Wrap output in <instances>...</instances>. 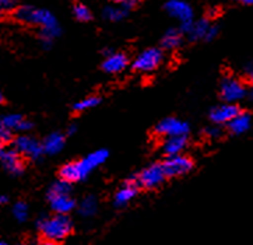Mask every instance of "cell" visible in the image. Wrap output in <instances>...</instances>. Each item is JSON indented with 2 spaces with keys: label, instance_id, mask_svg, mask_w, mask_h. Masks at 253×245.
<instances>
[{
  "label": "cell",
  "instance_id": "obj_32",
  "mask_svg": "<svg viewBox=\"0 0 253 245\" xmlns=\"http://www.w3.org/2000/svg\"><path fill=\"white\" fill-rule=\"evenodd\" d=\"M248 79H249V82H251V84L253 86V67H251L249 72H248Z\"/></svg>",
  "mask_w": 253,
  "mask_h": 245
},
{
  "label": "cell",
  "instance_id": "obj_29",
  "mask_svg": "<svg viewBox=\"0 0 253 245\" xmlns=\"http://www.w3.org/2000/svg\"><path fill=\"white\" fill-rule=\"evenodd\" d=\"M206 133H207L209 138H220L221 129L218 126H211V128H209V129L206 131Z\"/></svg>",
  "mask_w": 253,
  "mask_h": 245
},
{
  "label": "cell",
  "instance_id": "obj_5",
  "mask_svg": "<svg viewBox=\"0 0 253 245\" xmlns=\"http://www.w3.org/2000/svg\"><path fill=\"white\" fill-rule=\"evenodd\" d=\"M167 13L173 18H176L182 25V31L186 33L193 23V10L183 0H169L165 4Z\"/></svg>",
  "mask_w": 253,
  "mask_h": 245
},
{
  "label": "cell",
  "instance_id": "obj_11",
  "mask_svg": "<svg viewBox=\"0 0 253 245\" xmlns=\"http://www.w3.org/2000/svg\"><path fill=\"white\" fill-rule=\"evenodd\" d=\"M155 131L161 136H176V135H188L189 125L176 118H167L157 125Z\"/></svg>",
  "mask_w": 253,
  "mask_h": 245
},
{
  "label": "cell",
  "instance_id": "obj_1",
  "mask_svg": "<svg viewBox=\"0 0 253 245\" xmlns=\"http://www.w3.org/2000/svg\"><path fill=\"white\" fill-rule=\"evenodd\" d=\"M17 20L27 23V24L40 25L41 27L42 45L45 48H49L52 41L60 35V27L57 24L55 16L45 10V8H37L33 6H21L14 11Z\"/></svg>",
  "mask_w": 253,
  "mask_h": 245
},
{
  "label": "cell",
  "instance_id": "obj_25",
  "mask_svg": "<svg viewBox=\"0 0 253 245\" xmlns=\"http://www.w3.org/2000/svg\"><path fill=\"white\" fill-rule=\"evenodd\" d=\"M73 13H74V17H76L79 21H88V20L91 18L90 8L87 7L85 4H82V3H79V4H76V6H74Z\"/></svg>",
  "mask_w": 253,
  "mask_h": 245
},
{
  "label": "cell",
  "instance_id": "obj_13",
  "mask_svg": "<svg viewBox=\"0 0 253 245\" xmlns=\"http://www.w3.org/2000/svg\"><path fill=\"white\" fill-rule=\"evenodd\" d=\"M0 160H1V164L4 167V170L10 172L11 175H21L23 171H24L23 158H21V154L17 151L16 148L4 151Z\"/></svg>",
  "mask_w": 253,
  "mask_h": 245
},
{
  "label": "cell",
  "instance_id": "obj_15",
  "mask_svg": "<svg viewBox=\"0 0 253 245\" xmlns=\"http://www.w3.org/2000/svg\"><path fill=\"white\" fill-rule=\"evenodd\" d=\"M137 187H139L137 177H130L126 181V185L122 189H119L118 194L115 195V204L116 206H125V204L129 203L137 194Z\"/></svg>",
  "mask_w": 253,
  "mask_h": 245
},
{
  "label": "cell",
  "instance_id": "obj_16",
  "mask_svg": "<svg viewBox=\"0 0 253 245\" xmlns=\"http://www.w3.org/2000/svg\"><path fill=\"white\" fill-rule=\"evenodd\" d=\"M188 146V138L186 135H176V136H168L164 142L163 148L165 154L176 155L182 154V151Z\"/></svg>",
  "mask_w": 253,
  "mask_h": 245
},
{
  "label": "cell",
  "instance_id": "obj_28",
  "mask_svg": "<svg viewBox=\"0 0 253 245\" xmlns=\"http://www.w3.org/2000/svg\"><path fill=\"white\" fill-rule=\"evenodd\" d=\"M16 7V0H0V14L8 13Z\"/></svg>",
  "mask_w": 253,
  "mask_h": 245
},
{
  "label": "cell",
  "instance_id": "obj_6",
  "mask_svg": "<svg viewBox=\"0 0 253 245\" xmlns=\"http://www.w3.org/2000/svg\"><path fill=\"white\" fill-rule=\"evenodd\" d=\"M163 62V52L157 48L143 50L133 62V69L141 73H150L155 70Z\"/></svg>",
  "mask_w": 253,
  "mask_h": 245
},
{
  "label": "cell",
  "instance_id": "obj_14",
  "mask_svg": "<svg viewBox=\"0 0 253 245\" xmlns=\"http://www.w3.org/2000/svg\"><path fill=\"white\" fill-rule=\"evenodd\" d=\"M127 63H129V60H127L126 55H123L121 52H111L109 55H106L105 60L102 63V69L106 73H121L122 70H125Z\"/></svg>",
  "mask_w": 253,
  "mask_h": 245
},
{
  "label": "cell",
  "instance_id": "obj_24",
  "mask_svg": "<svg viewBox=\"0 0 253 245\" xmlns=\"http://www.w3.org/2000/svg\"><path fill=\"white\" fill-rule=\"evenodd\" d=\"M0 119H1V122L4 123L10 131H18V126H20V123L23 122L24 118L18 114H7L4 115V116H1Z\"/></svg>",
  "mask_w": 253,
  "mask_h": 245
},
{
  "label": "cell",
  "instance_id": "obj_19",
  "mask_svg": "<svg viewBox=\"0 0 253 245\" xmlns=\"http://www.w3.org/2000/svg\"><path fill=\"white\" fill-rule=\"evenodd\" d=\"M229 131L235 135H242L246 131H249L251 128V116L244 112H239V114L228 123Z\"/></svg>",
  "mask_w": 253,
  "mask_h": 245
},
{
  "label": "cell",
  "instance_id": "obj_4",
  "mask_svg": "<svg viewBox=\"0 0 253 245\" xmlns=\"http://www.w3.org/2000/svg\"><path fill=\"white\" fill-rule=\"evenodd\" d=\"M72 182L62 180L55 182L48 191V200L55 213L69 214L76 207V202L72 197Z\"/></svg>",
  "mask_w": 253,
  "mask_h": 245
},
{
  "label": "cell",
  "instance_id": "obj_23",
  "mask_svg": "<svg viewBox=\"0 0 253 245\" xmlns=\"http://www.w3.org/2000/svg\"><path fill=\"white\" fill-rule=\"evenodd\" d=\"M101 102V99L99 97H95V96H92V97H87L82 99V101H79L77 104H74V111H77V112H83V111H87V109H91V108H94V106H97Z\"/></svg>",
  "mask_w": 253,
  "mask_h": 245
},
{
  "label": "cell",
  "instance_id": "obj_8",
  "mask_svg": "<svg viewBox=\"0 0 253 245\" xmlns=\"http://www.w3.org/2000/svg\"><path fill=\"white\" fill-rule=\"evenodd\" d=\"M163 167L167 177H180L193 168V161L186 155H168V158L163 163Z\"/></svg>",
  "mask_w": 253,
  "mask_h": 245
},
{
  "label": "cell",
  "instance_id": "obj_37",
  "mask_svg": "<svg viewBox=\"0 0 253 245\" xmlns=\"http://www.w3.org/2000/svg\"><path fill=\"white\" fill-rule=\"evenodd\" d=\"M1 101H3V96H1V93H0V104H1Z\"/></svg>",
  "mask_w": 253,
  "mask_h": 245
},
{
  "label": "cell",
  "instance_id": "obj_2",
  "mask_svg": "<svg viewBox=\"0 0 253 245\" xmlns=\"http://www.w3.org/2000/svg\"><path fill=\"white\" fill-rule=\"evenodd\" d=\"M108 158L106 150H97L94 153L88 154L85 158L69 163L62 167L60 177L69 182H77V181L85 180L91 174L92 170H95L101 164H104Z\"/></svg>",
  "mask_w": 253,
  "mask_h": 245
},
{
  "label": "cell",
  "instance_id": "obj_34",
  "mask_svg": "<svg viewBox=\"0 0 253 245\" xmlns=\"http://www.w3.org/2000/svg\"><path fill=\"white\" fill-rule=\"evenodd\" d=\"M239 3H242V4H253V0H237Z\"/></svg>",
  "mask_w": 253,
  "mask_h": 245
},
{
  "label": "cell",
  "instance_id": "obj_26",
  "mask_svg": "<svg viewBox=\"0 0 253 245\" xmlns=\"http://www.w3.org/2000/svg\"><path fill=\"white\" fill-rule=\"evenodd\" d=\"M13 214L18 221H25L28 219V207L24 202H17L13 207Z\"/></svg>",
  "mask_w": 253,
  "mask_h": 245
},
{
  "label": "cell",
  "instance_id": "obj_27",
  "mask_svg": "<svg viewBox=\"0 0 253 245\" xmlns=\"http://www.w3.org/2000/svg\"><path fill=\"white\" fill-rule=\"evenodd\" d=\"M13 139V131H10L4 123L0 119V143H8Z\"/></svg>",
  "mask_w": 253,
  "mask_h": 245
},
{
  "label": "cell",
  "instance_id": "obj_31",
  "mask_svg": "<svg viewBox=\"0 0 253 245\" xmlns=\"http://www.w3.org/2000/svg\"><path fill=\"white\" fill-rule=\"evenodd\" d=\"M31 128H33V123L30 122V121L23 119V122L20 123V126H18V132H27L30 131Z\"/></svg>",
  "mask_w": 253,
  "mask_h": 245
},
{
  "label": "cell",
  "instance_id": "obj_10",
  "mask_svg": "<svg viewBox=\"0 0 253 245\" xmlns=\"http://www.w3.org/2000/svg\"><path fill=\"white\" fill-rule=\"evenodd\" d=\"M165 177L167 175L164 171L163 164H151L146 170L140 172V175L137 177V182L140 187L153 189L160 187L163 184V181L165 180Z\"/></svg>",
  "mask_w": 253,
  "mask_h": 245
},
{
  "label": "cell",
  "instance_id": "obj_20",
  "mask_svg": "<svg viewBox=\"0 0 253 245\" xmlns=\"http://www.w3.org/2000/svg\"><path fill=\"white\" fill-rule=\"evenodd\" d=\"M182 42V35H180V31L175 30V28H171L168 30L165 35L163 37V48L165 49H175L178 48Z\"/></svg>",
  "mask_w": 253,
  "mask_h": 245
},
{
  "label": "cell",
  "instance_id": "obj_38",
  "mask_svg": "<svg viewBox=\"0 0 253 245\" xmlns=\"http://www.w3.org/2000/svg\"><path fill=\"white\" fill-rule=\"evenodd\" d=\"M251 98H252V99H253V91H252V93H251Z\"/></svg>",
  "mask_w": 253,
  "mask_h": 245
},
{
  "label": "cell",
  "instance_id": "obj_7",
  "mask_svg": "<svg viewBox=\"0 0 253 245\" xmlns=\"http://www.w3.org/2000/svg\"><path fill=\"white\" fill-rule=\"evenodd\" d=\"M13 145H14V148L20 154L27 155L31 160H40L42 154L45 153L43 145H41L37 139H34L33 136L21 135V136L14 139Z\"/></svg>",
  "mask_w": 253,
  "mask_h": 245
},
{
  "label": "cell",
  "instance_id": "obj_35",
  "mask_svg": "<svg viewBox=\"0 0 253 245\" xmlns=\"http://www.w3.org/2000/svg\"><path fill=\"white\" fill-rule=\"evenodd\" d=\"M74 132H76V126H70V128H69V131H67V133H69V135H73Z\"/></svg>",
  "mask_w": 253,
  "mask_h": 245
},
{
  "label": "cell",
  "instance_id": "obj_30",
  "mask_svg": "<svg viewBox=\"0 0 253 245\" xmlns=\"http://www.w3.org/2000/svg\"><path fill=\"white\" fill-rule=\"evenodd\" d=\"M217 34H218V30H217V27L211 25V27L209 28V31H207L206 40H207V41H211V40H214V38L217 37Z\"/></svg>",
  "mask_w": 253,
  "mask_h": 245
},
{
  "label": "cell",
  "instance_id": "obj_22",
  "mask_svg": "<svg viewBox=\"0 0 253 245\" xmlns=\"http://www.w3.org/2000/svg\"><path fill=\"white\" fill-rule=\"evenodd\" d=\"M127 11H129V8H126L123 4L121 7L109 6L104 10V17L109 21H119V20H122L127 16Z\"/></svg>",
  "mask_w": 253,
  "mask_h": 245
},
{
  "label": "cell",
  "instance_id": "obj_12",
  "mask_svg": "<svg viewBox=\"0 0 253 245\" xmlns=\"http://www.w3.org/2000/svg\"><path fill=\"white\" fill-rule=\"evenodd\" d=\"M238 114H239L238 106L234 105L232 102H227L224 105L215 106L210 112V119L215 125H224V123L231 122Z\"/></svg>",
  "mask_w": 253,
  "mask_h": 245
},
{
  "label": "cell",
  "instance_id": "obj_18",
  "mask_svg": "<svg viewBox=\"0 0 253 245\" xmlns=\"http://www.w3.org/2000/svg\"><path fill=\"white\" fill-rule=\"evenodd\" d=\"M210 27H211V24L207 20H197V21L192 23V25H190V28L186 31V34H188L189 38L192 41L206 40V35H207V31H209Z\"/></svg>",
  "mask_w": 253,
  "mask_h": 245
},
{
  "label": "cell",
  "instance_id": "obj_36",
  "mask_svg": "<svg viewBox=\"0 0 253 245\" xmlns=\"http://www.w3.org/2000/svg\"><path fill=\"white\" fill-rule=\"evenodd\" d=\"M3 153H4V148H3V143H0V158H1Z\"/></svg>",
  "mask_w": 253,
  "mask_h": 245
},
{
  "label": "cell",
  "instance_id": "obj_39",
  "mask_svg": "<svg viewBox=\"0 0 253 245\" xmlns=\"http://www.w3.org/2000/svg\"><path fill=\"white\" fill-rule=\"evenodd\" d=\"M112 1H123V0H112Z\"/></svg>",
  "mask_w": 253,
  "mask_h": 245
},
{
  "label": "cell",
  "instance_id": "obj_9",
  "mask_svg": "<svg viewBox=\"0 0 253 245\" xmlns=\"http://www.w3.org/2000/svg\"><path fill=\"white\" fill-rule=\"evenodd\" d=\"M221 98L225 102H238L246 96V87L235 77H225L221 83Z\"/></svg>",
  "mask_w": 253,
  "mask_h": 245
},
{
  "label": "cell",
  "instance_id": "obj_3",
  "mask_svg": "<svg viewBox=\"0 0 253 245\" xmlns=\"http://www.w3.org/2000/svg\"><path fill=\"white\" fill-rule=\"evenodd\" d=\"M38 229L42 237L49 243L63 241L73 230V223L67 217V214L56 213L52 217H42L38 220Z\"/></svg>",
  "mask_w": 253,
  "mask_h": 245
},
{
  "label": "cell",
  "instance_id": "obj_33",
  "mask_svg": "<svg viewBox=\"0 0 253 245\" xmlns=\"http://www.w3.org/2000/svg\"><path fill=\"white\" fill-rule=\"evenodd\" d=\"M7 200H8V197H7V196H4V195H0V204H4V203H7Z\"/></svg>",
  "mask_w": 253,
  "mask_h": 245
},
{
  "label": "cell",
  "instance_id": "obj_17",
  "mask_svg": "<svg viewBox=\"0 0 253 245\" xmlns=\"http://www.w3.org/2000/svg\"><path fill=\"white\" fill-rule=\"evenodd\" d=\"M43 150L46 154H57L65 146V136L62 133H50L46 139L43 140Z\"/></svg>",
  "mask_w": 253,
  "mask_h": 245
},
{
  "label": "cell",
  "instance_id": "obj_21",
  "mask_svg": "<svg viewBox=\"0 0 253 245\" xmlns=\"http://www.w3.org/2000/svg\"><path fill=\"white\" fill-rule=\"evenodd\" d=\"M97 207H98L97 199L92 197V196H87L85 199H83V202L79 206V213L84 217H91V216L95 214Z\"/></svg>",
  "mask_w": 253,
  "mask_h": 245
}]
</instances>
